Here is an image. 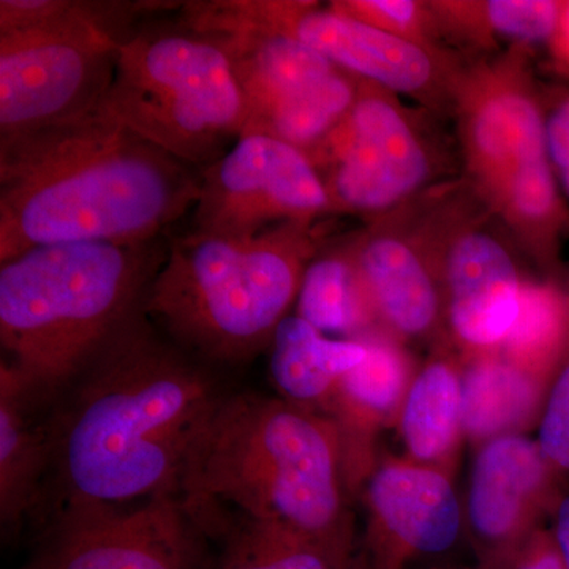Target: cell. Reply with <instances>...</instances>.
Here are the masks:
<instances>
[{
	"instance_id": "obj_24",
	"label": "cell",
	"mask_w": 569,
	"mask_h": 569,
	"mask_svg": "<svg viewBox=\"0 0 569 569\" xmlns=\"http://www.w3.org/2000/svg\"><path fill=\"white\" fill-rule=\"evenodd\" d=\"M296 301V316L323 335L359 340L376 325L351 250L313 258Z\"/></svg>"
},
{
	"instance_id": "obj_2",
	"label": "cell",
	"mask_w": 569,
	"mask_h": 569,
	"mask_svg": "<svg viewBox=\"0 0 569 569\" xmlns=\"http://www.w3.org/2000/svg\"><path fill=\"white\" fill-rule=\"evenodd\" d=\"M197 168L102 107L0 140V264L40 246L157 241L193 211Z\"/></svg>"
},
{
	"instance_id": "obj_19",
	"label": "cell",
	"mask_w": 569,
	"mask_h": 569,
	"mask_svg": "<svg viewBox=\"0 0 569 569\" xmlns=\"http://www.w3.org/2000/svg\"><path fill=\"white\" fill-rule=\"evenodd\" d=\"M269 350L279 397L312 410H331L340 380L367 355L362 340L329 339L298 316L280 321Z\"/></svg>"
},
{
	"instance_id": "obj_14",
	"label": "cell",
	"mask_w": 569,
	"mask_h": 569,
	"mask_svg": "<svg viewBox=\"0 0 569 569\" xmlns=\"http://www.w3.org/2000/svg\"><path fill=\"white\" fill-rule=\"evenodd\" d=\"M365 556L351 569H403L419 557L455 548L466 515L447 471L391 460L367 479Z\"/></svg>"
},
{
	"instance_id": "obj_5",
	"label": "cell",
	"mask_w": 569,
	"mask_h": 569,
	"mask_svg": "<svg viewBox=\"0 0 569 569\" xmlns=\"http://www.w3.org/2000/svg\"><path fill=\"white\" fill-rule=\"evenodd\" d=\"M312 223L250 239L192 231L167 242L142 312L167 339L209 366H239L271 346L316 258Z\"/></svg>"
},
{
	"instance_id": "obj_21",
	"label": "cell",
	"mask_w": 569,
	"mask_h": 569,
	"mask_svg": "<svg viewBox=\"0 0 569 569\" xmlns=\"http://www.w3.org/2000/svg\"><path fill=\"white\" fill-rule=\"evenodd\" d=\"M397 419L408 460L449 473L463 438L458 367L443 358L427 362L415 373Z\"/></svg>"
},
{
	"instance_id": "obj_28",
	"label": "cell",
	"mask_w": 569,
	"mask_h": 569,
	"mask_svg": "<svg viewBox=\"0 0 569 569\" xmlns=\"http://www.w3.org/2000/svg\"><path fill=\"white\" fill-rule=\"evenodd\" d=\"M539 449L561 485L569 482V359L550 383L538 421Z\"/></svg>"
},
{
	"instance_id": "obj_7",
	"label": "cell",
	"mask_w": 569,
	"mask_h": 569,
	"mask_svg": "<svg viewBox=\"0 0 569 569\" xmlns=\"http://www.w3.org/2000/svg\"><path fill=\"white\" fill-rule=\"evenodd\" d=\"M463 164L489 209L531 254L552 263L569 230L550 163L545 108L519 56L481 66L455 88Z\"/></svg>"
},
{
	"instance_id": "obj_25",
	"label": "cell",
	"mask_w": 569,
	"mask_h": 569,
	"mask_svg": "<svg viewBox=\"0 0 569 569\" xmlns=\"http://www.w3.org/2000/svg\"><path fill=\"white\" fill-rule=\"evenodd\" d=\"M222 537L223 550L212 569H350L316 542L274 523L234 519Z\"/></svg>"
},
{
	"instance_id": "obj_29",
	"label": "cell",
	"mask_w": 569,
	"mask_h": 569,
	"mask_svg": "<svg viewBox=\"0 0 569 569\" xmlns=\"http://www.w3.org/2000/svg\"><path fill=\"white\" fill-rule=\"evenodd\" d=\"M546 140L553 173L569 203V92L553 97L548 110H545Z\"/></svg>"
},
{
	"instance_id": "obj_18",
	"label": "cell",
	"mask_w": 569,
	"mask_h": 569,
	"mask_svg": "<svg viewBox=\"0 0 569 569\" xmlns=\"http://www.w3.org/2000/svg\"><path fill=\"white\" fill-rule=\"evenodd\" d=\"M48 407L0 369V518L6 529L43 512Z\"/></svg>"
},
{
	"instance_id": "obj_22",
	"label": "cell",
	"mask_w": 569,
	"mask_h": 569,
	"mask_svg": "<svg viewBox=\"0 0 569 569\" xmlns=\"http://www.w3.org/2000/svg\"><path fill=\"white\" fill-rule=\"evenodd\" d=\"M367 355L340 380L331 410L337 425L351 432H373L399 417L415 373L395 337L370 332L362 337Z\"/></svg>"
},
{
	"instance_id": "obj_17",
	"label": "cell",
	"mask_w": 569,
	"mask_h": 569,
	"mask_svg": "<svg viewBox=\"0 0 569 569\" xmlns=\"http://www.w3.org/2000/svg\"><path fill=\"white\" fill-rule=\"evenodd\" d=\"M376 325L402 339L425 337L445 310L441 277L413 239L376 231L351 249Z\"/></svg>"
},
{
	"instance_id": "obj_26",
	"label": "cell",
	"mask_w": 569,
	"mask_h": 569,
	"mask_svg": "<svg viewBox=\"0 0 569 569\" xmlns=\"http://www.w3.org/2000/svg\"><path fill=\"white\" fill-rule=\"evenodd\" d=\"M447 21L466 20L468 29L515 41L552 47L563 17L565 2L552 0H489L478 3H438L432 7Z\"/></svg>"
},
{
	"instance_id": "obj_9",
	"label": "cell",
	"mask_w": 569,
	"mask_h": 569,
	"mask_svg": "<svg viewBox=\"0 0 569 569\" xmlns=\"http://www.w3.org/2000/svg\"><path fill=\"white\" fill-rule=\"evenodd\" d=\"M183 24L227 52L244 92L247 133L313 151L351 111L359 81L268 20L258 0L192 2Z\"/></svg>"
},
{
	"instance_id": "obj_20",
	"label": "cell",
	"mask_w": 569,
	"mask_h": 569,
	"mask_svg": "<svg viewBox=\"0 0 569 569\" xmlns=\"http://www.w3.org/2000/svg\"><path fill=\"white\" fill-rule=\"evenodd\" d=\"M549 387L500 355L475 356L462 372L463 438L473 445L522 433L539 421Z\"/></svg>"
},
{
	"instance_id": "obj_1",
	"label": "cell",
	"mask_w": 569,
	"mask_h": 569,
	"mask_svg": "<svg viewBox=\"0 0 569 569\" xmlns=\"http://www.w3.org/2000/svg\"><path fill=\"white\" fill-rule=\"evenodd\" d=\"M222 397L211 366L142 312L48 407L44 518L179 493L190 452Z\"/></svg>"
},
{
	"instance_id": "obj_30",
	"label": "cell",
	"mask_w": 569,
	"mask_h": 569,
	"mask_svg": "<svg viewBox=\"0 0 569 569\" xmlns=\"http://www.w3.org/2000/svg\"><path fill=\"white\" fill-rule=\"evenodd\" d=\"M508 569H565L549 530L539 529Z\"/></svg>"
},
{
	"instance_id": "obj_27",
	"label": "cell",
	"mask_w": 569,
	"mask_h": 569,
	"mask_svg": "<svg viewBox=\"0 0 569 569\" xmlns=\"http://www.w3.org/2000/svg\"><path fill=\"white\" fill-rule=\"evenodd\" d=\"M332 7L381 31L432 48L430 36L437 17L432 7L425 3L411 0H346L332 3Z\"/></svg>"
},
{
	"instance_id": "obj_16",
	"label": "cell",
	"mask_w": 569,
	"mask_h": 569,
	"mask_svg": "<svg viewBox=\"0 0 569 569\" xmlns=\"http://www.w3.org/2000/svg\"><path fill=\"white\" fill-rule=\"evenodd\" d=\"M449 329L471 355L497 353L518 320L523 282L511 252L489 231L463 228L440 268Z\"/></svg>"
},
{
	"instance_id": "obj_15",
	"label": "cell",
	"mask_w": 569,
	"mask_h": 569,
	"mask_svg": "<svg viewBox=\"0 0 569 569\" xmlns=\"http://www.w3.org/2000/svg\"><path fill=\"white\" fill-rule=\"evenodd\" d=\"M268 20L340 70L391 93L430 96L445 80L433 48L309 2H261Z\"/></svg>"
},
{
	"instance_id": "obj_13",
	"label": "cell",
	"mask_w": 569,
	"mask_h": 569,
	"mask_svg": "<svg viewBox=\"0 0 569 569\" xmlns=\"http://www.w3.org/2000/svg\"><path fill=\"white\" fill-rule=\"evenodd\" d=\"M565 486L523 433L481 445L471 467L466 526L482 569H508Z\"/></svg>"
},
{
	"instance_id": "obj_11",
	"label": "cell",
	"mask_w": 569,
	"mask_h": 569,
	"mask_svg": "<svg viewBox=\"0 0 569 569\" xmlns=\"http://www.w3.org/2000/svg\"><path fill=\"white\" fill-rule=\"evenodd\" d=\"M200 173L193 208V230L200 233L250 239L335 211L309 153L269 134H244Z\"/></svg>"
},
{
	"instance_id": "obj_8",
	"label": "cell",
	"mask_w": 569,
	"mask_h": 569,
	"mask_svg": "<svg viewBox=\"0 0 569 569\" xmlns=\"http://www.w3.org/2000/svg\"><path fill=\"white\" fill-rule=\"evenodd\" d=\"M140 7L69 0L0 2V140L102 107L122 22Z\"/></svg>"
},
{
	"instance_id": "obj_12",
	"label": "cell",
	"mask_w": 569,
	"mask_h": 569,
	"mask_svg": "<svg viewBox=\"0 0 569 569\" xmlns=\"http://www.w3.org/2000/svg\"><path fill=\"white\" fill-rule=\"evenodd\" d=\"M198 533L179 493L62 508L31 569H193Z\"/></svg>"
},
{
	"instance_id": "obj_23",
	"label": "cell",
	"mask_w": 569,
	"mask_h": 569,
	"mask_svg": "<svg viewBox=\"0 0 569 569\" xmlns=\"http://www.w3.org/2000/svg\"><path fill=\"white\" fill-rule=\"evenodd\" d=\"M497 355L550 387L569 359V296L552 283L523 282L518 320Z\"/></svg>"
},
{
	"instance_id": "obj_10",
	"label": "cell",
	"mask_w": 569,
	"mask_h": 569,
	"mask_svg": "<svg viewBox=\"0 0 569 569\" xmlns=\"http://www.w3.org/2000/svg\"><path fill=\"white\" fill-rule=\"evenodd\" d=\"M335 211L378 216L421 192L436 171L432 149L391 92L361 81L342 123L309 153Z\"/></svg>"
},
{
	"instance_id": "obj_31",
	"label": "cell",
	"mask_w": 569,
	"mask_h": 569,
	"mask_svg": "<svg viewBox=\"0 0 569 569\" xmlns=\"http://www.w3.org/2000/svg\"><path fill=\"white\" fill-rule=\"evenodd\" d=\"M552 535L553 545H556L557 552H559L561 563L565 569H569V488L565 486L553 503L552 511Z\"/></svg>"
},
{
	"instance_id": "obj_32",
	"label": "cell",
	"mask_w": 569,
	"mask_h": 569,
	"mask_svg": "<svg viewBox=\"0 0 569 569\" xmlns=\"http://www.w3.org/2000/svg\"><path fill=\"white\" fill-rule=\"evenodd\" d=\"M552 51L565 66L569 67V2H565L563 17H561L560 29L552 43Z\"/></svg>"
},
{
	"instance_id": "obj_4",
	"label": "cell",
	"mask_w": 569,
	"mask_h": 569,
	"mask_svg": "<svg viewBox=\"0 0 569 569\" xmlns=\"http://www.w3.org/2000/svg\"><path fill=\"white\" fill-rule=\"evenodd\" d=\"M162 239L40 246L0 264V369L50 406L142 313Z\"/></svg>"
},
{
	"instance_id": "obj_6",
	"label": "cell",
	"mask_w": 569,
	"mask_h": 569,
	"mask_svg": "<svg viewBox=\"0 0 569 569\" xmlns=\"http://www.w3.org/2000/svg\"><path fill=\"white\" fill-rule=\"evenodd\" d=\"M104 111L174 159L204 170L244 137V92L223 48L183 22L142 28L119 44Z\"/></svg>"
},
{
	"instance_id": "obj_3",
	"label": "cell",
	"mask_w": 569,
	"mask_h": 569,
	"mask_svg": "<svg viewBox=\"0 0 569 569\" xmlns=\"http://www.w3.org/2000/svg\"><path fill=\"white\" fill-rule=\"evenodd\" d=\"M346 475V438L335 418L282 397L239 392L213 410L179 496L203 533H222L228 515L274 523L351 569Z\"/></svg>"
}]
</instances>
